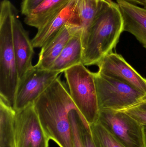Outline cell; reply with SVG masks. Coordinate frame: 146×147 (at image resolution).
Here are the masks:
<instances>
[{
  "instance_id": "1",
  "label": "cell",
  "mask_w": 146,
  "mask_h": 147,
  "mask_svg": "<svg viewBox=\"0 0 146 147\" xmlns=\"http://www.w3.org/2000/svg\"><path fill=\"white\" fill-rule=\"evenodd\" d=\"M33 106L49 139L60 147H74L69 115L71 110L77 109L60 75L39 96Z\"/></svg>"
},
{
  "instance_id": "2",
  "label": "cell",
  "mask_w": 146,
  "mask_h": 147,
  "mask_svg": "<svg viewBox=\"0 0 146 147\" xmlns=\"http://www.w3.org/2000/svg\"><path fill=\"white\" fill-rule=\"evenodd\" d=\"M123 31L122 15L117 3L104 2L87 32L82 35V64L97 65L112 53Z\"/></svg>"
},
{
  "instance_id": "3",
  "label": "cell",
  "mask_w": 146,
  "mask_h": 147,
  "mask_svg": "<svg viewBox=\"0 0 146 147\" xmlns=\"http://www.w3.org/2000/svg\"><path fill=\"white\" fill-rule=\"evenodd\" d=\"M17 9L9 0L0 5V98L13 108L19 82L13 45V20Z\"/></svg>"
},
{
  "instance_id": "4",
  "label": "cell",
  "mask_w": 146,
  "mask_h": 147,
  "mask_svg": "<svg viewBox=\"0 0 146 147\" xmlns=\"http://www.w3.org/2000/svg\"><path fill=\"white\" fill-rule=\"evenodd\" d=\"M83 64L64 71L70 97L88 125L97 122L99 114L94 73Z\"/></svg>"
},
{
  "instance_id": "5",
  "label": "cell",
  "mask_w": 146,
  "mask_h": 147,
  "mask_svg": "<svg viewBox=\"0 0 146 147\" xmlns=\"http://www.w3.org/2000/svg\"><path fill=\"white\" fill-rule=\"evenodd\" d=\"M99 108L122 111L144 102L146 94L116 78L94 73Z\"/></svg>"
},
{
  "instance_id": "6",
  "label": "cell",
  "mask_w": 146,
  "mask_h": 147,
  "mask_svg": "<svg viewBox=\"0 0 146 147\" xmlns=\"http://www.w3.org/2000/svg\"><path fill=\"white\" fill-rule=\"evenodd\" d=\"M97 122L125 147H144L143 125L124 111L100 110Z\"/></svg>"
},
{
  "instance_id": "7",
  "label": "cell",
  "mask_w": 146,
  "mask_h": 147,
  "mask_svg": "<svg viewBox=\"0 0 146 147\" xmlns=\"http://www.w3.org/2000/svg\"><path fill=\"white\" fill-rule=\"evenodd\" d=\"M60 72L33 66L19 80L14 103L16 112L33 105L39 96L60 75Z\"/></svg>"
},
{
  "instance_id": "8",
  "label": "cell",
  "mask_w": 146,
  "mask_h": 147,
  "mask_svg": "<svg viewBox=\"0 0 146 147\" xmlns=\"http://www.w3.org/2000/svg\"><path fill=\"white\" fill-rule=\"evenodd\" d=\"M49 140L42 127L33 105L16 112V147H49Z\"/></svg>"
},
{
  "instance_id": "9",
  "label": "cell",
  "mask_w": 146,
  "mask_h": 147,
  "mask_svg": "<svg viewBox=\"0 0 146 147\" xmlns=\"http://www.w3.org/2000/svg\"><path fill=\"white\" fill-rule=\"evenodd\" d=\"M78 0H71L59 13L51 18L32 40L34 48H42L68 24L80 27L78 9Z\"/></svg>"
},
{
  "instance_id": "10",
  "label": "cell",
  "mask_w": 146,
  "mask_h": 147,
  "mask_svg": "<svg viewBox=\"0 0 146 147\" xmlns=\"http://www.w3.org/2000/svg\"><path fill=\"white\" fill-rule=\"evenodd\" d=\"M97 65L99 73L122 80L146 94V79L138 73L120 54L111 53Z\"/></svg>"
},
{
  "instance_id": "11",
  "label": "cell",
  "mask_w": 146,
  "mask_h": 147,
  "mask_svg": "<svg viewBox=\"0 0 146 147\" xmlns=\"http://www.w3.org/2000/svg\"><path fill=\"white\" fill-rule=\"evenodd\" d=\"M13 45L19 80L33 66L32 59L34 51L28 32L19 19L17 9L13 17Z\"/></svg>"
},
{
  "instance_id": "12",
  "label": "cell",
  "mask_w": 146,
  "mask_h": 147,
  "mask_svg": "<svg viewBox=\"0 0 146 147\" xmlns=\"http://www.w3.org/2000/svg\"><path fill=\"white\" fill-rule=\"evenodd\" d=\"M122 15L123 31L133 34L146 49V8L117 0Z\"/></svg>"
},
{
  "instance_id": "13",
  "label": "cell",
  "mask_w": 146,
  "mask_h": 147,
  "mask_svg": "<svg viewBox=\"0 0 146 147\" xmlns=\"http://www.w3.org/2000/svg\"><path fill=\"white\" fill-rule=\"evenodd\" d=\"M80 28V27L73 24L66 25L41 48L35 66L41 69H49L70 39Z\"/></svg>"
},
{
  "instance_id": "14",
  "label": "cell",
  "mask_w": 146,
  "mask_h": 147,
  "mask_svg": "<svg viewBox=\"0 0 146 147\" xmlns=\"http://www.w3.org/2000/svg\"><path fill=\"white\" fill-rule=\"evenodd\" d=\"M83 50L80 28L70 39L49 70L61 73L75 65L82 64Z\"/></svg>"
},
{
  "instance_id": "15",
  "label": "cell",
  "mask_w": 146,
  "mask_h": 147,
  "mask_svg": "<svg viewBox=\"0 0 146 147\" xmlns=\"http://www.w3.org/2000/svg\"><path fill=\"white\" fill-rule=\"evenodd\" d=\"M71 1L44 0L37 7L25 16V23L38 29L59 13Z\"/></svg>"
},
{
  "instance_id": "16",
  "label": "cell",
  "mask_w": 146,
  "mask_h": 147,
  "mask_svg": "<svg viewBox=\"0 0 146 147\" xmlns=\"http://www.w3.org/2000/svg\"><path fill=\"white\" fill-rule=\"evenodd\" d=\"M13 108L0 98V147H16Z\"/></svg>"
},
{
  "instance_id": "17",
  "label": "cell",
  "mask_w": 146,
  "mask_h": 147,
  "mask_svg": "<svg viewBox=\"0 0 146 147\" xmlns=\"http://www.w3.org/2000/svg\"><path fill=\"white\" fill-rule=\"evenodd\" d=\"M104 2H97L96 0H78V12L82 35L87 32L91 26Z\"/></svg>"
},
{
  "instance_id": "18",
  "label": "cell",
  "mask_w": 146,
  "mask_h": 147,
  "mask_svg": "<svg viewBox=\"0 0 146 147\" xmlns=\"http://www.w3.org/2000/svg\"><path fill=\"white\" fill-rule=\"evenodd\" d=\"M96 147H125L98 122L89 125Z\"/></svg>"
},
{
  "instance_id": "19",
  "label": "cell",
  "mask_w": 146,
  "mask_h": 147,
  "mask_svg": "<svg viewBox=\"0 0 146 147\" xmlns=\"http://www.w3.org/2000/svg\"><path fill=\"white\" fill-rule=\"evenodd\" d=\"M69 117L72 128L73 147H85L81 138L79 127L80 118L82 116L78 110L73 109L69 112Z\"/></svg>"
},
{
  "instance_id": "20",
  "label": "cell",
  "mask_w": 146,
  "mask_h": 147,
  "mask_svg": "<svg viewBox=\"0 0 146 147\" xmlns=\"http://www.w3.org/2000/svg\"><path fill=\"white\" fill-rule=\"evenodd\" d=\"M129 115L143 126H146V102H142L122 111Z\"/></svg>"
},
{
  "instance_id": "21",
  "label": "cell",
  "mask_w": 146,
  "mask_h": 147,
  "mask_svg": "<svg viewBox=\"0 0 146 147\" xmlns=\"http://www.w3.org/2000/svg\"><path fill=\"white\" fill-rule=\"evenodd\" d=\"M79 127L82 141L85 147H96L92 138L89 125L82 117L79 121Z\"/></svg>"
},
{
  "instance_id": "22",
  "label": "cell",
  "mask_w": 146,
  "mask_h": 147,
  "mask_svg": "<svg viewBox=\"0 0 146 147\" xmlns=\"http://www.w3.org/2000/svg\"><path fill=\"white\" fill-rule=\"evenodd\" d=\"M44 0H22L21 13L25 16L37 7Z\"/></svg>"
},
{
  "instance_id": "23",
  "label": "cell",
  "mask_w": 146,
  "mask_h": 147,
  "mask_svg": "<svg viewBox=\"0 0 146 147\" xmlns=\"http://www.w3.org/2000/svg\"><path fill=\"white\" fill-rule=\"evenodd\" d=\"M133 4H139L141 6L146 7V0H125Z\"/></svg>"
},
{
  "instance_id": "24",
  "label": "cell",
  "mask_w": 146,
  "mask_h": 147,
  "mask_svg": "<svg viewBox=\"0 0 146 147\" xmlns=\"http://www.w3.org/2000/svg\"><path fill=\"white\" fill-rule=\"evenodd\" d=\"M143 131L144 147H146V126L143 125Z\"/></svg>"
},
{
  "instance_id": "25",
  "label": "cell",
  "mask_w": 146,
  "mask_h": 147,
  "mask_svg": "<svg viewBox=\"0 0 146 147\" xmlns=\"http://www.w3.org/2000/svg\"><path fill=\"white\" fill-rule=\"evenodd\" d=\"M97 2H100L101 1H105L107 2L108 3H111L112 2V0H96Z\"/></svg>"
},
{
  "instance_id": "26",
  "label": "cell",
  "mask_w": 146,
  "mask_h": 147,
  "mask_svg": "<svg viewBox=\"0 0 146 147\" xmlns=\"http://www.w3.org/2000/svg\"><path fill=\"white\" fill-rule=\"evenodd\" d=\"M144 102H146V99L145 100V101H144Z\"/></svg>"
}]
</instances>
